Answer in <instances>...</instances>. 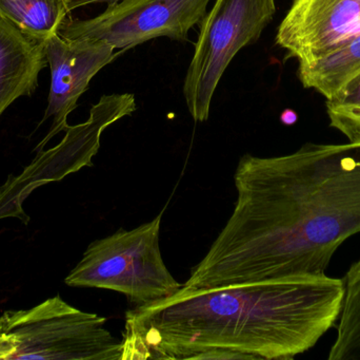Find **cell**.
I'll return each mask as SVG.
<instances>
[{
	"instance_id": "5b68a950",
	"label": "cell",
	"mask_w": 360,
	"mask_h": 360,
	"mask_svg": "<svg viewBox=\"0 0 360 360\" xmlns=\"http://www.w3.org/2000/svg\"><path fill=\"white\" fill-rule=\"evenodd\" d=\"M276 13V0H215L200 21L184 97L195 122L207 120L220 80L237 53L258 42Z\"/></svg>"
},
{
	"instance_id": "4fadbf2b",
	"label": "cell",
	"mask_w": 360,
	"mask_h": 360,
	"mask_svg": "<svg viewBox=\"0 0 360 360\" xmlns=\"http://www.w3.org/2000/svg\"><path fill=\"white\" fill-rule=\"evenodd\" d=\"M330 126L349 142L360 143V74L333 99L326 101Z\"/></svg>"
},
{
	"instance_id": "277c9868",
	"label": "cell",
	"mask_w": 360,
	"mask_h": 360,
	"mask_svg": "<svg viewBox=\"0 0 360 360\" xmlns=\"http://www.w3.org/2000/svg\"><path fill=\"white\" fill-rule=\"evenodd\" d=\"M105 323V317L57 295L27 310L2 313L0 335L8 344L6 360H122V342Z\"/></svg>"
},
{
	"instance_id": "9c48e42d",
	"label": "cell",
	"mask_w": 360,
	"mask_h": 360,
	"mask_svg": "<svg viewBox=\"0 0 360 360\" xmlns=\"http://www.w3.org/2000/svg\"><path fill=\"white\" fill-rule=\"evenodd\" d=\"M46 65L44 44L25 36L0 14V116L17 99L35 91Z\"/></svg>"
},
{
	"instance_id": "6da1fadb",
	"label": "cell",
	"mask_w": 360,
	"mask_h": 360,
	"mask_svg": "<svg viewBox=\"0 0 360 360\" xmlns=\"http://www.w3.org/2000/svg\"><path fill=\"white\" fill-rule=\"evenodd\" d=\"M234 183V211L184 287L323 276L340 245L360 232V143L245 154Z\"/></svg>"
},
{
	"instance_id": "8fae6325",
	"label": "cell",
	"mask_w": 360,
	"mask_h": 360,
	"mask_svg": "<svg viewBox=\"0 0 360 360\" xmlns=\"http://www.w3.org/2000/svg\"><path fill=\"white\" fill-rule=\"evenodd\" d=\"M69 13L67 0H0V14L41 44L58 33Z\"/></svg>"
},
{
	"instance_id": "8992f818",
	"label": "cell",
	"mask_w": 360,
	"mask_h": 360,
	"mask_svg": "<svg viewBox=\"0 0 360 360\" xmlns=\"http://www.w3.org/2000/svg\"><path fill=\"white\" fill-rule=\"evenodd\" d=\"M212 0H122L93 18L69 19L58 33L65 38L97 40L126 52L158 37L186 42Z\"/></svg>"
},
{
	"instance_id": "30bf717a",
	"label": "cell",
	"mask_w": 360,
	"mask_h": 360,
	"mask_svg": "<svg viewBox=\"0 0 360 360\" xmlns=\"http://www.w3.org/2000/svg\"><path fill=\"white\" fill-rule=\"evenodd\" d=\"M360 74V31L335 48L308 63H298L302 86L313 89L327 99H333Z\"/></svg>"
},
{
	"instance_id": "5bb4252c",
	"label": "cell",
	"mask_w": 360,
	"mask_h": 360,
	"mask_svg": "<svg viewBox=\"0 0 360 360\" xmlns=\"http://www.w3.org/2000/svg\"><path fill=\"white\" fill-rule=\"evenodd\" d=\"M70 12L82 6H89L93 4H114V2L122 1V0H67Z\"/></svg>"
},
{
	"instance_id": "52a82bcc",
	"label": "cell",
	"mask_w": 360,
	"mask_h": 360,
	"mask_svg": "<svg viewBox=\"0 0 360 360\" xmlns=\"http://www.w3.org/2000/svg\"><path fill=\"white\" fill-rule=\"evenodd\" d=\"M50 66L51 84L48 106L41 123L52 118L39 150L55 135L67 130L68 116L77 107L78 99L88 90L92 78L122 52L97 40L71 39L57 33L44 42Z\"/></svg>"
},
{
	"instance_id": "ba28073f",
	"label": "cell",
	"mask_w": 360,
	"mask_h": 360,
	"mask_svg": "<svg viewBox=\"0 0 360 360\" xmlns=\"http://www.w3.org/2000/svg\"><path fill=\"white\" fill-rule=\"evenodd\" d=\"M360 31V0H293L276 44L298 63H308Z\"/></svg>"
},
{
	"instance_id": "7a4b0ae2",
	"label": "cell",
	"mask_w": 360,
	"mask_h": 360,
	"mask_svg": "<svg viewBox=\"0 0 360 360\" xmlns=\"http://www.w3.org/2000/svg\"><path fill=\"white\" fill-rule=\"evenodd\" d=\"M342 279L289 280L181 289L126 314L122 360L199 359L209 351L252 359H295L335 325Z\"/></svg>"
},
{
	"instance_id": "7c38bea8",
	"label": "cell",
	"mask_w": 360,
	"mask_h": 360,
	"mask_svg": "<svg viewBox=\"0 0 360 360\" xmlns=\"http://www.w3.org/2000/svg\"><path fill=\"white\" fill-rule=\"evenodd\" d=\"M345 295L338 318V335L329 360H360V260L344 279Z\"/></svg>"
},
{
	"instance_id": "3957f363",
	"label": "cell",
	"mask_w": 360,
	"mask_h": 360,
	"mask_svg": "<svg viewBox=\"0 0 360 360\" xmlns=\"http://www.w3.org/2000/svg\"><path fill=\"white\" fill-rule=\"evenodd\" d=\"M162 216L91 243L65 285L117 292L137 306L176 293L182 285L169 272L160 252Z\"/></svg>"
}]
</instances>
